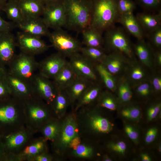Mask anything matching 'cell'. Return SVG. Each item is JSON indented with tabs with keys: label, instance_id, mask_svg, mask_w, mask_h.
<instances>
[{
	"label": "cell",
	"instance_id": "1",
	"mask_svg": "<svg viewBox=\"0 0 161 161\" xmlns=\"http://www.w3.org/2000/svg\"><path fill=\"white\" fill-rule=\"evenodd\" d=\"M117 0H95L92 5L90 26L103 33L117 22Z\"/></svg>",
	"mask_w": 161,
	"mask_h": 161
},
{
	"label": "cell",
	"instance_id": "2",
	"mask_svg": "<svg viewBox=\"0 0 161 161\" xmlns=\"http://www.w3.org/2000/svg\"><path fill=\"white\" fill-rule=\"evenodd\" d=\"M64 4L66 14L64 27L81 33L90 26L92 5L79 0H67Z\"/></svg>",
	"mask_w": 161,
	"mask_h": 161
},
{
	"label": "cell",
	"instance_id": "3",
	"mask_svg": "<svg viewBox=\"0 0 161 161\" xmlns=\"http://www.w3.org/2000/svg\"><path fill=\"white\" fill-rule=\"evenodd\" d=\"M103 37L105 43L109 48L118 51L129 58L134 56L131 42L124 29L114 25L105 31Z\"/></svg>",
	"mask_w": 161,
	"mask_h": 161
},
{
	"label": "cell",
	"instance_id": "4",
	"mask_svg": "<svg viewBox=\"0 0 161 161\" xmlns=\"http://www.w3.org/2000/svg\"><path fill=\"white\" fill-rule=\"evenodd\" d=\"M53 46L58 53L65 57H70L80 52L82 46L76 38L60 28L55 30L48 36Z\"/></svg>",
	"mask_w": 161,
	"mask_h": 161
},
{
	"label": "cell",
	"instance_id": "5",
	"mask_svg": "<svg viewBox=\"0 0 161 161\" xmlns=\"http://www.w3.org/2000/svg\"><path fill=\"white\" fill-rule=\"evenodd\" d=\"M77 122L76 115L72 113L65 117L60 123V130L55 140L58 150L61 154L66 151L71 140L78 135Z\"/></svg>",
	"mask_w": 161,
	"mask_h": 161
},
{
	"label": "cell",
	"instance_id": "6",
	"mask_svg": "<svg viewBox=\"0 0 161 161\" xmlns=\"http://www.w3.org/2000/svg\"><path fill=\"white\" fill-rule=\"evenodd\" d=\"M69 58V63L78 77L92 82L97 80L95 66L80 52L73 55Z\"/></svg>",
	"mask_w": 161,
	"mask_h": 161
},
{
	"label": "cell",
	"instance_id": "7",
	"mask_svg": "<svg viewBox=\"0 0 161 161\" xmlns=\"http://www.w3.org/2000/svg\"><path fill=\"white\" fill-rule=\"evenodd\" d=\"M42 20L49 28L54 30L64 27L66 14L64 4H54L44 7Z\"/></svg>",
	"mask_w": 161,
	"mask_h": 161
},
{
	"label": "cell",
	"instance_id": "8",
	"mask_svg": "<svg viewBox=\"0 0 161 161\" xmlns=\"http://www.w3.org/2000/svg\"><path fill=\"white\" fill-rule=\"evenodd\" d=\"M84 112V124L87 129L102 133H108L112 130L113 124L107 119L88 109Z\"/></svg>",
	"mask_w": 161,
	"mask_h": 161
},
{
	"label": "cell",
	"instance_id": "9",
	"mask_svg": "<svg viewBox=\"0 0 161 161\" xmlns=\"http://www.w3.org/2000/svg\"><path fill=\"white\" fill-rule=\"evenodd\" d=\"M21 31L40 37L48 36L50 32L40 17L23 18L16 25Z\"/></svg>",
	"mask_w": 161,
	"mask_h": 161
},
{
	"label": "cell",
	"instance_id": "10",
	"mask_svg": "<svg viewBox=\"0 0 161 161\" xmlns=\"http://www.w3.org/2000/svg\"><path fill=\"white\" fill-rule=\"evenodd\" d=\"M16 38L21 48L27 52L34 53L46 50L48 46L41 37L20 31L17 33Z\"/></svg>",
	"mask_w": 161,
	"mask_h": 161
},
{
	"label": "cell",
	"instance_id": "11",
	"mask_svg": "<svg viewBox=\"0 0 161 161\" xmlns=\"http://www.w3.org/2000/svg\"><path fill=\"white\" fill-rule=\"evenodd\" d=\"M117 22L120 23L127 31L137 40L144 39V32L133 13L120 15Z\"/></svg>",
	"mask_w": 161,
	"mask_h": 161
},
{
	"label": "cell",
	"instance_id": "12",
	"mask_svg": "<svg viewBox=\"0 0 161 161\" xmlns=\"http://www.w3.org/2000/svg\"><path fill=\"white\" fill-rule=\"evenodd\" d=\"M15 37L11 32L0 33V60H10L14 52Z\"/></svg>",
	"mask_w": 161,
	"mask_h": 161
},
{
	"label": "cell",
	"instance_id": "13",
	"mask_svg": "<svg viewBox=\"0 0 161 161\" xmlns=\"http://www.w3.org/2000/svg\"><path fill=\"white\" fill-rule=\"evenodd\" d=\"M92 82L85 78L77 76L74 81L65 89L69 97L71 104L76 103Z\"/></svg>",
	"mask_w": 161,
	"mask_h": 161
},
{
	"label": "cell",
	"instance_id": "14",
	"mask_svg": "<svg viewBox=\"0 0 161 161\" xmlns=\"http://www.w3.org/2000/svg\"><path fill=\"white\" fill-rule=\"evenodd\" d=\"M143 31L148 33L161 26V11L158 13H138L136 16Z\"/></svg>",
	"mask_w": 161,
	"mask_h": 161
},
{
	"label": "cell",
	"instance_id": "15",
	"mask_svg": "<svg viewBox=\"0 0 161 161\" xmlns=\"http://www.w3.org/2000/svg\"><path fill=\"white\" fill-rule=\"evenodd\" d=\"M68 62L65 57L58 53L49 57L45 61L44 70L48 76L55 77Z\"/></svg>",
	"mask_w": 161,
	"mask_h": 161
},
{
	"label": "cell",
	"instance_id": "16",
	"mask_svg": "<svg viewBox=\"0 0 161 161\" xmlns=\"http://www.w3.org/2000/svg\"><path fill=\"white\" fill-rule=\"evenodd\" d=\"M38 0H22L19 4L23 18L40 17L44 8Z\"/></svg>",
	"mask_w": 161,
	"mask_h": 161
},
{
	"label": "cell",
	"instance_id": "17",
	"mask_svg": "<svg viewBox=\"0 0 161 161\" xmlns=\"http://www.w3.org/2000/svg\"><path fill=\"white\" fill-rule=\"evenodd\" d=\"M94 82H92L86 89L76 103L75 111L88 106L99 95L101 87Z\"/></svg>",
	"mask_w": 161,
	"mask_h": 161
},
{
	"label": "cell",
	"instance_id": "18",
	"mask_svg": "<svg viewBox=\"0 0 161 161\" xmlns=\"http://www.w3.org/2000/svg\"><path fill=\"white\" fill-rule=\"evenodd\" d=\"M83 43L85 46L102 48L104 44L103 33L91 26L82 32Z\"/></svg>",
	"mask_w": 161,
	"mask_h": 161
},
{
	"label": "cell",
	"instance_id": "19",
	"mask_svg": "<svg viewBox=\"0 0 161 161\" xmlns=\"http://www.w3.org/2000/svg\"><path fill=\"white\" fill-rule=\"evenodd\" d=\"M77 76L68 62L55 77L57 87L59 89H65Z\"/></svg>",
	"mask_w": 161,
	"mask_h": 161
},
{
	"label": "cell",
	"instance_id": "20",
	"mask_svg": "<svg viewBox=\"0 0 161 161\" xmlns=\"http://www.w3.org/2000/svg\"><path fill=\"white\" fill-rule=\"evenodd\" d=\"M123 58L119 53L106 55L101 64L112 74L118 73L121 69Z\"/></svg>",
	"mask_w": 161,
	"mask_h": 161
},
{
	"label": "cell",
	"instance_id": "21",
	"mask_svg": "<svg viewBox=\"0 0 161 161\" xmlns=\"http://www.w3.org/2000/svg\"><path fill=\"white\" fill-rule=\"evenodd\" d=\"M56 114L60 117H64L67 107L71 104L69 97L65 89H59L53 101Z\"/></svg>",
	"mask_w": 161,
	"mask_h": 161
},
{
	"label": "cell",
	"instance_id": "22",
	"mask_svg": "<svg viewBox=\"0 0 161 161\" xmlns=\"http://www.w3.org/2000/svg\"><path fill=\"white\" fill-rule=\"evenodd\" d=\"M80 53L93 64L95 62L101 64L106 55L102 48L86 46L82 47Z\"/></svg>",
	"mask_w": 161,
	"mask_h": 161
},
{
	"label": "cell",
	"instance_id": "23",
	"mask_svg": "<svg viewBox=\"0 0 161 161\" xmlns=\"http://www.w3.org/2000/svg\"><path fill=\"white\" fill-rule=\"evenodd\" d=\"M134 49L140 60L145 65L149 66L151 62V54L150 49L144 39L138 40Z\"/></svg>",
	"mask_w": 161,
	"mask_h": 161
},
{
	"label": "cell",
	"instance_id": "24",
	"mask_svg": "<svg viewBox=\"0 0 161 161\" xmlns=\"http://www.w3.org/2000/svg\"><path fill=\"white\" fill-rule=\"evenodd\" d=\"M2 10L5 12L8 18L16 25L23 19L19 4L11 2L6 3Z\"/></svg>",
	"mask_w": 161,
	"mask_h": 161
},
{
	"label": "cell",
	"instance_id": "25",
	"mask_svg": "<svg viewBox=\"0 0 161 161\" xmlns=\"http://www.w3.org/2000/svg\"><path fill=\"white\" fill-rule=\"evenodd\" d=\"M95 68L105 86L109 89L114 91L116 89V85L112 74L101 64L96 65Z\"/></svg>",
	"mask_w": 161,
	"mask_h": 161
},
{
	"label": "cell",
	"instance_id": "26",
	"mask_svg": "<svg viewBox=\"0 0 161 161\" xmlns=\"http://www.w3.org/2000/svg\"><path fill=\"white\" fill-rule=\"evenodd\" d=\"M39 89L44 97L49 102H52L58 91L55 92L52 85L41 79L38 81Z\"/></svg>",
	"mask_w": 161,
	"mask_h": 161
},
{
	"label": "cell",
	"instance_id": "27",
	"mask_svg": "<svg viewBox=\"0 0 161 161\" xmlns=\"http://www.w3.org/2000/svg\"><path fill=\"white\" fill-rule=\"evenodd\" d=\"M29 58L27 56L21 55L18 61L17 69L24 77L29 78L32 75L31 66Z\"/></svg>",
	"mask_w": 161,
	"mask_h": 161
},
{
	"label": "cell",
	"instance_id": "28",
	"mask_svg": "<svg viewBox=\"0 0 161 161\" xmlns=\"http://www.w3.org/2000/svg\"><path fill=\"white\" fill-rule=\"evenodd\" d=\"M94 151L92 146L81 143L75 149L72 150V154L76 157L88 158L92 156Z\"/></svg>",
	"mask_w": 161,
	"mask_h": 161
},
{
	"label": "cell",
	"instance_id": "29",
	"mask_svg": "<svg viewBox=\"0 0 161 161\" xmlns=\"http://www.w3.org/2000/svg\"><path fill=\"white\" fill-rule=\"evenodd\" d=\"M15 109L11 106L0 108V121L4 123L13 121L17 117Z\"/></svg>",
	"mask_w": 161,
	"mask_h": 161
},
{
	"label": "cell",
	"instance_id": "30",
	"mask_svg": "<svg viewBox=\"0 0 161 161\" xmlns=\"http://www.w3.org/2000/svg\"><path fill=\"white\" fill-rule=\"evenodd\" d=\"M120 15L133 13L136 8V3L133 0H117Z\"/></svg>",
	"mask_w": 161,
	"mask_h": 161
},
{
	"label": "cell",
	"instance_id": "31",
	"mask_svg": "<svg viewBox=\"0 0 161 161\" xmlns=\"http://www.w3.org/2000/svg\"><path fill=\"white\" fill-rule=\"evenodd\" d=\"M60 123L52 122L47 125L44 128L43 133L45 137L50 140H55L58 133Z\"/></svg>",
	"mask_w": 161,
	"mask_h": 161
},
{
	"label": "cell",
	"instance_id": "32",
	"mask_svg": "<svg viewBox=\"0 0 161 161\" xmlns=\"http://www.w3.org/2000/svg\"><path fill=\"white\" fill-rule=\"evenodd\" d=\"M26 140V136L24 134L18 133L9 136L7 139V144L10 148H15L22 144Z\"/></svg>",
	"mask_w": 161,
	"mask_h": 161
},
{
	"label": "cell",
	"instance_id": "33",
	"mask_svg": "<svg viewBox=\"0 0 161 161\" xmlns=\"http://www.w3.org/2000/svg\"><path fill=\"white\" fill-rule=\"evenodd\" d=\"M144 9L149 11L160 10L161 0H135V2Z\"/></svg>",
	"mask_w": 161,
	"mask_h": 161
},
{
	"label": "cell",
	"instance_id": "34",
	"mask_svg": "<svg viewBox=\"0 0 161 161\" xmlns=\"http://www.w3.org/2000/svg\"><path fill=\"white\" fill-rule=\"evenodd\" d=\"M31 117L35 120L42 121L47 118V112L44 109L39 107H32L29 111Z\"/></svg>",
	"mask_w": 161,
	"mask_h": 161
},
{
	"label": "cell",
	"instance_id": "35",
	"mask_svg": "<svg viewBox=\"0 0 161 161\" xmlns=\"http://www.w3.org/2000/svg\"><path fill=\"white\" fill-rule=\"evenodd\" d=\"M148 38L151 43L156 47L161 46V26L148 33Z\"/></svg>",
	"mask_w": 161,
	"mask_h": 161
},
{
	"label": "cell",
	"instance_id": "36",
	"mask_svg": "<svg viewBox=\"0 0 161 161\" xmlns=\"http://www.w3.org/2000/svg\"><path fill=\"white\" fill-rule=\"evenodd\" d=\"M119 93L120 98L124 102L129 101L132 97V93L130 88L126 83L120 85L119 88Z\"/></svg>",
	"mask_w": 161,
	"mask_h": 161
},
{
	"label": "cell",
	"instance_id": "37",
	"mask_svg": "<svg viewBox=\"0 0 161 161\" xmlns=\"http://www.w3.org/2000/svg\"><path fill=\"white\" fill-rule=\"evenodd\" d=\"M100 105L102 107L111 110L116 109V105L113 99L106 94H103L101 97Z\"/></svg>",
	"mask_w": 161,
	"mask_h": 161
},
{
	"label": "cell",
	"instance_id": "38",
	"mask_svg": "<svg viewBox=\"0 0 161 161\" xmlns=\"http://www.w3.org/2000/svg\"><path fill=\"white\" fill-rule=\"evenodd\" d=\"M44 143L42 141H38L27 146L24 152L28 155H35L42 150L44 147Z\"/></svg>",
	"mask_w": 161,
	"mask_h": 161
},
{
	"label": "cell",
	"instance_id": "39",
	"mask_svg": "<svg viewBox=\"0 0 161 161\" xmlns=\"http://www.w3.org/2000/svg\"><path fill=\"white\" fill-rule=\"evenodd\" d=\"M122 114L127 118L136 120L140 117V111L139 109L136 107L127 108L122 111Z\"/></svg>",
	"mask_w": 161,
	"mask_h": 161
},
{
	"label": "cell",
	"instance_id": "40",
	"mask_svg": "<svg viewBox=\"0 0 161 161\" xmlns=\"http://www.w3.org/2000/svg\"><path fill=\"white\" fill-rule=\"evenodd\" d=\"M13 23L6 21L0 16V33L11 32L16 25Z\"/></svg>",
	"mask_w": 161,
	"mask_h": 161
},
{
	"label": "cell",
	"instance_id": "41",
	"mask_svg": "<svg viewBox=\"0 0 161 161\" xmlns=\"http://www.w3.org/2000/svg\"><path fill=\"white\" fill-rule=\"evenodd\" d=\"M160 108V103L157 104L149 108L147 111L148 120H151L155 118L159 113Z\"/></svg>",
	"mask_w": 161,
	"mask_h": 161
},
{
	"label": "cell",
	"instance_id": "42",
	"mask_svg": "<svg viewBox=\"0 0 161 161\" xmlns=\"http://www.w3.org/2000/svg\"><path fill=\"white\" fill-rule=\"evenodd\" d=\"M110 147L112 150L116 152L123 154L126 148V143L123 141H120L116 143L111 144Z\"/></svg>",
	"mask_w": 161,
	"mask_h": 161
},
{
	"label": "cell",
	"instance_id": "43",
	"mask_svg": "<svg viewBox=\"0 0 161 161\" xmlns=\"http://www.w3.org/2000/svg\"><path fill=\"white\" fill-rule=\"evenodd\" d=\"M125 130L129 137L131 140L134 141H137L139 134L133 127L129 125H126L125 127Z\"/></svg>",
	"mask_w": 161,
	"mask_h": 161
},
{
	"label": "cell",
	"instance_id": "44",
	"mask_svg": "<svg viewBox=\"0 0 161 161\" xmlns=\"http://www.w3.org/2000/svg\"><path fill=\"white\" fill-rule=\"evenodd\" d=\"M157 131V129L155 128L149 129L146 133L145 138L146 143H150L153 142L156 138Z\"/></svg>",
	"mask_w": 161,
	"mask_h": 161
},
{
	"label": "cell",
	"instance_id": "45",
	"mask_svg": "<svg viewBox=\"0 0 161 161\" xmlns=\"http://www.w3.org/2000/svg\"><path fill=\"white\" fill-rule=\"evenodd\" d=\"M12 85L19 92L25 93L27 92V89L25 86L18 80L13 78L11 79Z\"/></svg>",
	"mask_w": 161,
	"mask_h": 161
},
{
	"label": "cell",
	"instance_id": "46",
	"mask_svg": "<svg viewBox=\"0 0 161 161\" xmlns=\"http://www.w3.org/2000/svg\"><path fill=\"white\" fill-rule=\"evenodd\" d=\"M144 75V72L139 67H137L133 70L131 77L134 80H139L143 77Z\"/></svg>",
	"mask_w": 161,
	"mask_h": 161
},
{
	"label": "cell",
	"instance_id": "47",
	"mask_svg": "<svg viewBox=\"0 0 161 161\" xmlns=\"http://www.w3.org/2000/svg\"><path fill=\"white\" fill-rule=\"evenodd\" d=\"M138 92L143 96L148 95L149 92V86L148 84L144 83L140 85L137 88Z\"/></svg>",
	"mask_w": 161,
	"mask_h": 161
},
{
	"label": "cell",
	"instance_id": "48",
	"mask_svg": "<svg viewBox=\"0 0 161 161\" xmlns=\"http://www.w3.org/2000/svg\"><path fill=\"white\" fill-rule=\"evenodd\" d=\"M80 138L79 135L75 137L71 141L69 145V148L72 150L75 149L81 143Z\"/></svg>",
	"mask_w": 161,
	"mask_h": 161
},
{
	"label": "cell",
	"instance_id": "49",
	"mask_svg": "<svg viewBox=\"0 0 161 161\" xmlns=\"http://www.w3.org/2000/svg\"><path fill=\"white\" fill-rule=\"evenodd\" d=\"M153 84L154 89L157 91L161 89V79L160 78L156 77L153 80Z\"/></svg>",
	"mask_w": 161,
	"mask_h": 161
},
{
	"label": "cell",
	"instance_id": "50",
	"mask_svg": "<svg viewBox=\"0 0 161 161\" xmlns=\"http://www.w3.org/2000/svg\"><path fill=\"white\" fill-rule=\"evenodd\" d=\"M38 161H48L51 160L50 158L48 155L43 154L38 156L36 158Z\"/></svg>",
	"mask_w": 161,
	"mask_h": 161
},
{
	"label": "cell",
	"instance_id": "51",
	"mask_svg": "<svg viewBox=\"0 0 161 161\" xmlns=\"http://www.w3.org/2000/svg\"><path fill=\"white\" fill-rule=\"evenodd\" d=\"M141 157L143 161H150L151 159L150 157L147 154H143L141 155Z\"/></svg>",
	"mask_w": 161,
	"mask_h": 161
},
{
	"label": "cell",
	"instance_id": "52",
	"mask_svg": "<svg viewBox=\"0 0 161 161\" xmlns=\"http://www.w3.org/2000/svg\"><path fill=\"white\" fill-rule=\"evenodd\" d=\"M6 0H0V11L2 10L6 3Z\"/></svg>",
	"mask_w": 161,
	"mask_h": 161
},
{
	"label": "cell",
	"instance_id": "53",
	"mask_svg": "<svg viewBox=\"0 0 161 161\" xmlns=\"http://www.w3.org/2000/svg\"><path fill=\"white\" fill-rule=\"evenodd\" d=\"M156 58L158 63L160 64H161V53L159 52L157 53Z\"/></svg>",
	"mask_w": 161,
	"mask_h": 161
},
{
	"label": "cell",
	"instance_id": "54",
	"mask_svg": "<svg viewBox=\"0 0 161 161\" xmlns=\"http://www.w3.org/2000/svg\"><path fill=\"white\" fill-rule=\"evenodd\" d=\"M5 93V89L3 86L0 84V96L3 95Z\"/></svg>",
	"mask_w": 161,
	"mask_h": 161
},
{
	"label": "cell",
	"instance_id": "55",
	"mask_svg": "<svg viewBox=\"0 0 161 161\" xmlns=\"http://www.w3.org/2000/svg\"><path fill=\"white\" fill-rule=\"evenodd\" d=\"M104 161H112L108 157H105L104 158Z\"/></svg>",
	"mask_w": 161,
	"mask_h": 161
},
{
	"label": "cell",
	"instance_id": "56",
	"mask_svg": "<svg viewBox=\"0 0 161 161\" xmlns=\"http://www.w3.org/2000/svg\"><path fill=\"white\" fill-rule=\"evenodd\" d=\"M44 0L47 1H49L52 2V1H57L58 0Z\"/></svg>",
	"mask_w": 161,
	"mask_h": 161
}]
</instances>
